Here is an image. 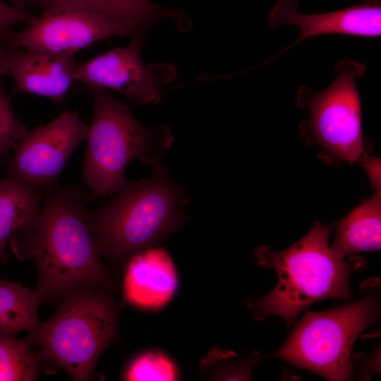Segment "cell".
Wrapping results in <instances>:
<instances>
[{"mask_svg": "<svg viewBox=\"0 0 381 381\" xmlns=\"http://www.w3.org/2000/svg\"><path fill=\"white\" fill-rule=\"evenodd\" d=\"M34 224L11 236L13 252L30 259L37 272L34 291L40 303H55L75 289L113 292L116 284L101 257L88 222L95 199L75 186L44 192Z\"/></svg>", "mask_w": 381, "mask_h": 381, "instance_id": "cell-1", "label": "cell"}, {"mask_svg": "<svg viewBox=\"0 0 381 381\" xmlns=\"http://www.w3.org/2000/svg\"><path fill=\"white\" fill-rule=\"evenodd\" d=\"M334 227L316 222L307 235L286 250L276 251L263 246L256 250L258 262L274 269L278 283L265 296L245 301L255 320L273 315L290 325L316 301L351 298L350 275L365 262L361 258L346 260L332 252L328 241Z\"/></svg>", "mask_w": 381, "mask_h": 381, "instance_id": "cell-2", "label": "cell"}, {"mask_svg": "<svg viewBox=\"0 0 381 381\" xmlns=\"http://www.w3.org/2000/svg\"><path fill=\"white\" fill-rule=\"evenodd\" d=\"M188 196L160 165L149 179L127 181L104 207L89 212L102 259L125 267L134 255L172 234L184 221Z\"/></svg>", "mask_w": 381, "mask_h": 381, "instance_id": "cell-3", "label": "cell"}, {"mask_svg": "<svg viewBox=\"0 0 381 381\" xmlns=\"http://www.w3.org/2000/svg\"><path fill=\"white\" fill-rule=\"evenodd\" d=\"M120 313L111 291L75 289L24 339L38 347L41 363L64 369L73 380H90L102 352L119 339Z\"/></svg>", "mask_w": 381, "mask_h": 381, "instance_id": "cell-4", "label": "cell"}, {"mask_svg": "<svg viewBox=\"0 0 381 381\" xmlns=\"http://www.w3.org/2000/svg\"><path fill=\"white\" fill-rule=\"evenodd\" d=\"M93 114L82 165L84 182L94 198L118 192L128 181L127 165L134 159L156 163L170 147L173 135L164 125L148 127L107 89L88 87Z\"/></svg>", "mask_w": 381, "mask_h": 381, "instance_id": "cell-5", "label": "cell"}, {"mask_svg": "<svg viewBox=\"0 0 381 381\" xmlns=\"http://www.w3.org/2000/svg\"><path fill=\"white\" fill-rule=\"evenodd\" d=\"M377 313V300L367 295L326 311L308 310L273 356L328 380H348L353 343Z\"/></svg>", "mask_w": 381, "mask_h": 381, "instance_id": "cell-6", "label": "cell"}, {"mask_svg": "<svg viewBox=\"0 0 381 381\" xmlns=\"http://www.w3.org/2000/svg\"><path fill=\"white\" fill-rule=\"evenodd\" d=\"M336 77L322 91L301 87L296 104L309 111V119L298 126L301 135L312 145L321 147L328 160L354 162L363 155L361 104L356 86L366 66L344 59L334 66Z\"/></svg>", "mask_w": 381, "mask_h": 381, "instance_id": "cell-7", "label": "cell"}, {"mask_svg": "<svg viewBox=\"0 0 381 381\" xmlns=\"http://www.w3.org/2000/svg\"><path fill=\"white\" fill-rule=\"evenodd\" d=\"M8 40L13 47L57 54H75L80 49L113 37H130L122 25L83 6L56 1L40 16Z\"/></svg>", "mask_w": 381, "mask_h": 381, "instance_id": "cell-8", "label": "cell"}, {"mask_svg": "<svg viewBox=\"0 0 381 381\" xmlns=\"http://www.w3.org/2000/svg\"><path fill=\"white\" fill-rule=\"evenodd\" d=\"M145 42V37H132L127 46L114 47L77 65L74 80L88 87L113 90L139 104H157L178 73L171 64H145L140 52Z\"/></svg>", "mask_w": 381, "mask_h": 381, "instance_id": "cell-9", "label": "cell"}, {"mask_svg": "<svg viewBox=\"0 0 381 381\" xmlns=\"http://www.w3.org/2000/svg\"><path fill=\"white\" fill-rule=\"evenodd\" d=\"M88 127L76 111L65 110L48 123L28 129L16 147L9 176L44 192L58 186L61 172L86 140Z\"/></svg>", "mask_w": 381, "mask_h": 381, "instance_id": "cell-10", "label": "cell"}, {"mask_svg": "<svg viewBox=\"0 0 381 381\" xmlns=\"http://www.w3.org/2000/svg\"><path fill=\"white\" fill-rule=\"evenodd\" d=\"M296 0H279L270 15L271 28L297 27L300 35L287 49L308 38L324 35L378 37L381 35L380 1H364L353 6L323 13H304Z\"/></svg>", "mask_w": 381, "mask_h": 381, "instance_id": "cell-11", "label": "cell"}, {"mask_svg": "<svg viewBox=\"0 0 381 381\" xmlns=\"http://www.w3.org/2000/svg\"><path fill=\"white\" fill-rule=\"evenodd\" d=\"M75 54H57L11 47L8 75L15 93H25L61 103L74 79Z\"/></svg>", "mask_w": 381, "mask_h": 381, "instance_id": "cell-12", "label": "cell"}, {"mask_svg": "<svg viewBox=\"0 0 381 381\" xmlns=\"http://www.w3.org/2000/svg\"><path fill=\"white\" fill-rule=\"evenodd\" d=\"M123 291L127 303L154 310L165 305L176 292L178 277L169 253L150 247L134 255L126 263Z\"/></svg>", "mask_w": 381, "mask_h": 381, "instance_id": "cell-13", "label": "cell"}, {"mask_svg": "<svg viewBox=\"0 0 381 381\" xmlns=\"http://www.w3.org/2000/svg\"><path fill=\"white\" fill-rule=\"evenodd\" d=\"M74 4L105 16L124 26L130 37H146L159 21L170 20L182 31L190 29L187 14L181 10L160 6L151 0H50Z\"/></svg>", "mask_w": 381, "mask_h": 381, "instance_id": "cell-14", "label": "cell"}, {"mask_svg": "<svg viewBox=\"0 0 381 381\" xmlns=\"http://www.w3.org/2000/svg\"><path fill=\"white\" fill-rule=\"evenodd\" d=\"M44 191L18 178L0 181V261L11 236L32 226L39 217Z\"/></svg>", "mask_w": 381, "mask_h": 381, "instance_id": "cell-15", "label": "cell"}, {"mask_svg": "<svg viewBox=\"0 0 381 381\" xmlns=\"http://www.w3.org/2000/svg\"><path fill=\"white\" fill-rule=\"evenodd\" d=\"M380 226L381 196L376 192L339 222L330 250L340 258L380 250Z\"/></svg>", "mask_w": 381, "mask_h": 381, "instance_id": "cell-16", "label": "cell"}, {"mask_svg": "<svg viewBox=\"0 0 381 381\" xmlns=\"http://www.w3.org/2000/svg\"><path fill=\"white\" fill-rule=\"evenodd\" d=\"M34 290L0 278V334L30 332L40 323V305Z\"/></svg>", "mask_w": 381, "mask_h": 381, "instance_id": "cell-17", "label": "cell"}, {"mask_svg": "<svg viewBox=\"0 0 381 381\" xmlns=\"http://www.w3.org/2000/svg\"><path fill=\"white\" fill-rule=\"evenodd\" d=\"M41 364L36 351L24 339L0 334V381L35 380Z\"/></svg>", "mask_w": 381, "mask_h": 381, "instance_id": "cell-18", "label": "cell"}, {"mask_svg": "<svg viewBox=\"0 0 381 381\" xmlns=\"http://www.w3.org/2000/svg\"><path fill=\"white\" fill-rule=\"evenodd\" d=\"M180 371L174 360L162 351L151 349L134 356L126 367L125 380H178Z\"/></svg>", "mask_w": 381, "mask_h": 381, "instance_id": "cell-19", "label": "cell"}, {"mask_svg": "<svg viewBox=\"0 0 381 381\" xmlns=\"http://www.w3.org/2000/svg\"><path fill=\"white\" fill-rule=\"evenodd\" d=\"M28 128L18 119L0 79V158L5 159Z\"/></svg>", "mask_w": 381, "mask_h": 381, "instance_id": "cell-20", "label": "cell"}, {"mask_svg": "<svg viewBox=\"0 0 381 381\" xmlns=\"http://www.w3.org/2000/svg\"><path fill=\"white\" fill-rule=\"evenodd\" d=\"M35 18L28 11L18 8L0 0V35H8L19 23H28Z\"/></svg>", "mask_w": 381, "mask_h": 381, "instance_id": "cell-21", "label": "cell"}, {"mask_svg": "<svg viewBox=\"0 0 381 381\" xmlns=\"http://www.w3.org/2000/svg\"><path fill=\"white\" fill-rule=\"evenodd\" d=\"M359 161L365 169L372 186L377 193H380L381 180L380 159L364 154L362 155Z\"/></svg>", "mask_w": 381, "mask_h": 381, "instance_id": "cell-22", "label": "cell"}, {"mask_svg": "<svg viewBox=\"0 0 381 381\" xmlns=\"http://www.w3.org/2000/svg\"><path fill=\"white\" fill-rule=\"evenodd\" d=\"M18 8L28 11L31 8L40 7L42 9L51 4L50 0H1Z\"/></svg>", "mask_w": 381, "mask_h": 381, "instance_id": "cell-23", "label": "cell"}, {"mask_svg": "<svg viewBox=\"0 0 381 381\" xmlns=\"http://www.w3.org/2000/svg\"><path fill=\"white\" fill-rule=\"evenodd\" d=\"M6 37H7V35H0V79L6 75H8V59L11 47H8L5 44L4 38Z\"/></svg>", "mask_w": 381, "mask_h": 381, "instance_id": "cell-24", "label": "cell"}]
</instances>
